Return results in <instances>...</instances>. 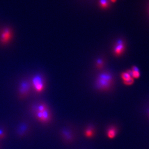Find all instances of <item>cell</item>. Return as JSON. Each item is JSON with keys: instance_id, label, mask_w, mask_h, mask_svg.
I'll return each instance as SVG.
<instances>
[{"instance_id": "cell-1", "label": "cell", "mask_w": 149, "mask_h": 149, "mask_svg": "<svg viewBox=\"0 0 149 149\" xmlns=\"http://www.w3.org/2000/svg\"><path fill=\"white\" fill-rule=\"evenodd\" d=\"M114 82V76L111 72L105 71L101 72L96 77L95 81V87L101 92L110 90Z\"/></svg>"}, {"instance_id": "cell-2", "label": "cell", "mask_w": 149, "mask_h": 149, "mask_svg": "<svg viewBox=\"0 0 149 149\" xmlns=\"http://www.w3.org/2000/svg\"><path fill=\"white\" fill-rule=\"evenodd\" d=\"M32 90L35 93L40 94L44 92L46 85V79L42 74H36L31 79Z\"/></svg>"}, {"instance_id": "cell-3", "label": "cell", "mask_w": 149, "mask_h": 149, "mask_svg": "<svg viewBox=\"0 0 149 149\" xmlns=\"http://www.w3.org/2000/svg\"><path fill=\"white\" fill-rule=\"evenodd\" d=\"M32 90L31 79H24L22 80L19 85L18 94L20 99H25L29 96Z\"/></svg>"}, {"instance_id": "cell-4", "label": "cell", "mask_w": 149, "mask_h": 149, "mask_svg": "<svg viewBox=\"0 0 149 149\" xmlns=\"http://www.w3.org/2000/svg\"><path fill=\"white\" fill-rule=\"evenodd\" d=\"M60 135L63 142L67 144H72L75 141V134L70 128H63L60 131Z\"/></svg>"}, {"instance_id": "cell-5", "label": "cell", "mask_w": 149, "mask_h": 149, "mask_svg": "<svg viewBox=\"0 0 149 149\" xmlns=\"http://www.w3.org/2000/svg\"><path fill=\"white\" fill-rule=\"evenodd\" d=\"M34 115L39 122L44 124L49 123L52 120V112L49 108L43 111L36 112Z\"/></svg>"}, {"instance_id": "cell-6", "label": "cell", "mask_w": 149, "mask_h": 149, "mask_svg": "<svg viewBox=\"0 0 149 149\" xmlns=\"http://www.w3.org/2000/svg\"><path fill=\"white\" fill-rule=\"evenodd\" d=\"M126 44L123 39H118L113 46V54L116 56H120L125 52Z\"/></svg>"}, {"instance_id": "cell-7", "label": "cell", "mask_w": 149, "mask_h": 149, "mask_svg": "<svg viewBox=\"0 0 149 149\" xmlns=\"http://www.w3.org/2000/svg\"><path fill=\"white\" fill-rule=\"evenodd\" d=\"M30 126L28 122H22L18 126L17 130V134L19 138L24 137L29 133Z\"/></svg>"}, {"instance_id": "cell-8", "label": "cell", "mask_w": 149, "mask_h": 149, "mask_svg": "<svg viewBox=\"0 0 149 149\" xmlns=\"http://www.w3.org/2000/svg\"><path fill=\"white\" fill-rule=\"evenodd\" d=\"M13 37L12 31L9 28H6L3 31L1 35L0 41L3 44H7L11 40Z\"/></svg>"}, {"instance_id": "cell-9", "label": "cell", "mask_w": 149, "mask_h": 149, "mask_svg": "<svg viewBox=\"0 0 149 149\" xmlns=\"http://www.w3.org/2000/svg\"><path fill=\"white\" fill-rule=\"evenodd\" d=\"M49 108L47 105L44 102H38L33 104L31 107V111L33 114L38 112H42Z\"/></svg>"}, {"instance_id": "cell-10", "label": "cell", "mask_w": 149, "mask_h": 149, "mask_svg": "<svg viewBox=\"0 0 149 149\" xmlns=\"http://www.w3.org/2000/svg\"><path fill=\"white\" fill-rule=\"evenodd\" d=\"M118 133V129L116 126H111L107 130L106 134L108 138L113 139L116 137Z\"/></svg>"}, {"instance_id": "cell-11", "label": "cell", "mask_w": 149, "mask_h": 149, "mask_svg": "<svg viewBox=\"0 0 149 149\" xmlns=\"http://www.w3.org/2000/svg\"><path fill=\"white\" fill-rule=\"evenodd\" d=\"M95 134V129L93 125H89L84 131V135L88 138H92Z\"/></svg>"}, {"instance_id": "cell-12", "label": "cell", "mask_w": 149, "mask_h": 149, "mask_svg": "<svg viewBox=\"0 0 149 149\" xmlns=\"http://www.w3.org/2000/svg\"><path fill=\"white\" fill-rule=\"evenodd\" d=\"M110 2L109 0H99V6L101 8L106 9L109 7Z\"/></svg>"}, {"instance_id": "cell-13", "label": "cell", "mask_w": 149, "mask_h": 149, "mask_svg": "<svg viewBox=\"0 0 149 149\" xmlns=\"http://www.w3.org/2000/svg\"><path fill=\"white\" fill-rule=\"evenodd\" d=\"M104 65V62L102 58H98L95 62V66L97 69H102Z\"/></svg>"}, {"instance_id": "cell-14", "label": "cell", "mask_w": 149, "mask_h": 149, "mask_svg": "<svg viewBox=\"0 0 149 149\" xmlns=\"http://www.w3.org/2000/svg\"><path fill=\"white\" fill-rule=\"evenodd\" d=\"M121 77L123 79V81H126V80L129 79H130L131 77H131V76L126 71V72L122 73V74H121Z\"/></svg>"}, {"instance_id": "cell-15", "label": "cell", "mask_w": 149, "mask_h": 149, "mask_svg": "<svg viewBox=\"0 0 149 149\" xmlns=\"http://www.w3.org/2000/svg\"><path fill=\"white\" fill-rule=\"evenodd\" d=\"M123 83L126 85H132L134 82V79L133 77H131L130 79H129L126 80V81H124Z\"/></svg>"}, {"instance_id": "cell-16", "label": "cell", "mask_w": 149, "mask_h": 149, "mask_svg": "<svg viewBox=\"0 0 149 149\" xmlns=\"http://www.w3.org/2000/svg\"><path fill=\"white\" fill-rule=\"evenodd\" d=\"M6 136V132L4 130L2 129H0V139H4Z\"/></svg>"}, {"instance_id": "cell-17", "label": "cell", "mask_w": 149, "mask_h": 149, "mask_svg": "<svg viewBox=\"0 0 149 149\" xmlns=\"http://www.w3.org/2000/svg\"><path fill=\"white\" fill-rule=\"evenodd\" d=\"M109 1H111V2H112V3H115V2H116L117 0H109Z\"/></svg>"}, {"instance_id": "cell-18", "label": "cell", "mask_w": 149, "mask_h": 149, "mask_svg": "<svg viewBox=\"0 0 149 149\" xmlns=\"http://www.w3.org/2000/svg\"></svg>"}]
</instances>
